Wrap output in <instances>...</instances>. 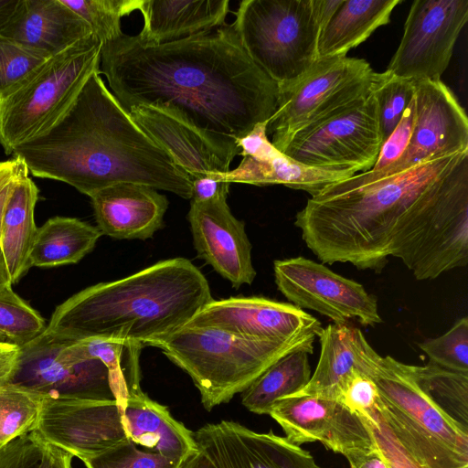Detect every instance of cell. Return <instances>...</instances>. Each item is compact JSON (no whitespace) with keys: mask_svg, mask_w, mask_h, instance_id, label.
I'll list each match as a JSON object with an SVG mask.
<instances>
[{"mask_svg":"<svg viewBox=\"0 0 468 468\" xmlns=\"http://www.w3.org/2000/svg\"><path fill=\"white\" fill-rule=\"evenodd\" d=\"M99 72L127 112L155 108L235 148L271 119L280 96L279 85L246 53L233 23L160 44L122 33L101 44Z\"/></svg>","mask_w":468,"mask_h":468,"instance_id":"6da1fadb","label":"cell"},{"mask_svg":"<svg viewBox=\"0 0 468 468\" xmlns=\"http://www.w3.org/2000/svg\"><path fill=\"white\" fill-rule=\"evenodd\" d=\"M12 154L33 176L64 182L89 197L117 183L192 197V178L135 123L99 70L61 120Z\"/></svg>","mask_w":468,"mask_h":468,"instance_id":"7a4b0ae2","label":"cell"},{"mask_svg":"<svg viewBox=\"0 0 468 468\" xmlns=\"http://www.w3.org/2000/svg\"><path fill=\"white\" fill-rule=\"evenodd\" d=\"M466 170L468 151L371 181L354 175L311 196L294 225L323 263L380 272L408 218Z\"/></svg>","mask_w":468,"mask_h":468,"instance_id":"3957f363","label":"cell"},{"mask_svg":"<svg viewBox=\"0 0 468 468\" xmlns=\"http://www.w3.org/2000/svg\"><path fill=\"white\" fill-rule=\"evenodd\" d=\"M212 300L189 260L168 259L75 293L55 309L43 334L65 343L105 338L154 346Z\"/></svg>","mask_w":468,"mask_h":468,"instance_id":"277c9868","label":"cell"},{"mask_svg":"<svg viewBox=\"0 0 468 468\" xmlns=\"http://www.w3.org/2000/svg\"><path fill=\"white\" fill-rule=\"evenodd\" d=\"M317 335L283 341L252 340L209 326L186 324L154 346L185 371L210 411L242 393L265 370L295 350L313 353Z\"/></svg>","mask_w":468,"mask_h":468,"instance_id":"5b68a950","label":"cell"},{"mask_svg":"<svg viewBox=\"0 0 468 468\" xmlns=\"http://www.w3.org/2000/svg\"><path fill=\"white\" fill-rule=\"evenodd\" d=\"M324 23L322 0H243L233 22L246 53L280 89L316 61Z\"/></svg>","mask_w":468,"mask_h":468,"instance_id":"8992f818","label":"cell"},{"mask_svg":"<svg viewBox=\"0 0 468 468\" xmlns=\"http://www.w3.org/2000/svg\"><path fill=\"white\" fill-rule=\"evenodd\" d=\"M101 49V42L90 35L49 58L0 98V144L6 154L62 119L88 78L99 70Z\"/></svg>","mask_w":468,"mask_h":468,"instance_id":"52a82bcc","label":"cell"},{"mask_svg":"<svg viewBox=\"0 0 468 468\" xmlns=\"http://www.w3.org/2000/svg\"><path fill=\"white\" fill-rule=\"evenodd\" d=\"M371 378L379 414L423 468H468V434L419 388L410 365L382 356Z\"/></svg>","mask_w":468,"mask_h":468,"instance_id":"ba28073f","label":"cell"},{"mask_svg":"<svg viewBox=\"0 0 468 468\" xmlns=\"http://www.w3.org/2000/svg\"><path fill=\"white\" fill-rule=\"evenodd\" d=\"M391 256L419 281L468 263V171L410 216L396 234Z\"/></svg>","mask_w":468,"mask_h":468,"instance_id":"9c48e42d","label":"cell"},{"mask_svg":"<svg viewBox=\"0 0 468 468\" xmlns=\"http://www.w3.org/2000/svg\"><path fill=\"white\" fill-rule=\"evenodd\" d=\"M379 76L362 58L346 55L318 58L296 82L280 89L277 110L267 125L271 144L282 152L295 133L371 91Z\"/></svg>","mask_w":468,"mask_h":468,"instance_id":"30bf717a","label":"cell"},{"mask_svg":"<svg viewBox=\"0 0 468 468\" xmlns=\"http://www.w3.org/2000/svg\"><path fill=\"white\" fill-rule=\"evenodd\" d=\"M374 90L328 118L295 133L282 153L324 170L353 174L370 170L382 145Z\"/></svg>","mask_w":468,"mask_h":468,"instance_id":"8fae6325","label":"cell"},{"mask_svg":"<svg viewBox=\"0 0 468 468\" xmlns=\"http://www.w3.org/2000/svg\"><path fill=\"white\" fill-rule=\"evenodd\" d=\"M139 427L119 400L48 394L35 429L46 442L81 461L133 441Z\"/></svg>","mask_w":468,"mask_h":468,"instance_id":"7c38bea8","label":"cell"},{"mask_svg":"<svg viewBox=\"0 0 468 468\" xmlns=\"http://www.w3.org/2000/svg\"><path fill=\"white\" fill-rule=\"evenodd\" d=\"M467 20V0L414 1L385 71L412 81L441 80Z\"/></svg>","mask_w":468,"mask_h":468,"instance_id":"4fadbf2b","label":"cell"},{"mask_svg":"<svg viewBox=\"0 0 468 468\" xmlns=\"http://www.w3.org/2000/svg\"><path fill=\"white\" fill-rule=\"evenodd\" d=\"M273 271L278 290L298 308L315 311L335 324L354 320L375 326L382 323L377 298L362 284L323 263L299 256L276 260Z\"/></svg>","mask_w":468,"mask_h":468,"instance_id":"5bb4252c","label":"cell"},{"mask_svg":"<svg viewBox=\"0 0 468 468\" xmlns=\"http://www.w3.org/2000/svg\"><path fill=\"white\" fill-rule=\"evenodd\" d=\"M414 82V125L406 150L380 171L356 174L357 179L375 180L468 151V119L452 90L441 80Z\"/></svg>","mask_w":468,"mask_h":468,"instance_id":"9a60e30c","label":"cell"},{"mask_svg":"<svg viewBox=\"0 0 468 468\" xmlns=\"http://www.w3.org/2000/svg\"><path fill=\"white\" fill-rule=\"evenodd\" d=\"M269 415L282 427L286 438L297 445L320 441L345 457L376 447L363 419L335 399L284 398L276 402Z\"/></svg>","mask_w":468,"mask_h":468,"instance_id":"2e32d148","label":"cell"},{"mask_svg":"<svg viewBox=\"0 0 468 468\" xmlns=\"http://www.w3.org/2000/svg\"><path fill=\"white\" fill-rule=\"evenodd\" d=\"M218 328L252 340L283 341L305 334L319 335L323 326L314 316L292 303L263 297L212 300L186 324Z\"/></svg>","mask_w":468,"mask_h":468,"instance_id":"e0dca14e","label":"cell"},{"mask_svg":"<svg viewBox=\"0 0 468 468\" xmlns=\"http://www.w3.org/2000/svg\"><path fill=\"white\" fill-rule=\"evenodd\" d=\"M194 439L216 468H322L286 437L257 432L233 420L206 424L194 431Z\"/></svg>","mask_w":468,"mask_h":468,"instance_id":"ac0fdd59","label":"cell"},{"mask_svg":"<svg viewBox=\"0 0 468 468\" xmlns=\"http://www.w3.org/2000/svg\"><path fill=\"white\" fill-rule=\"evenodd\" d=\"M228 193L207 202L191 201L187 219L197 255L238 289L251 284L256 271L245 225L231 213Z\"/></svg>","mask_w":468,"mask_h":468,"instance_id":"d6986e66","label":"cell"},{"mask_svg":"<svg viewBox=\"0 0 468 468\" xmlns=\"http://www.w3.org/2000/svg\"><path fill=\"white\" fill-rule=\"evenodd\" d=\"M59 342L43 333L21 347L11 382L49 395H74L116 400L112 378L98 359L68 364L57 356Z\"/></svg>","mask_w":468,"mask_h":468,"instance_id":"ffe728a7","label":"cell"},{"mask_svg":"<svg viewBox=\"0 0 468 468\" xmlns=\"http://www.w3.org/2000/svg\"><path fill=\"white\" fill-rule=\"evenodd\" d=\"M174 163L193 178L226 173L239 148L218 144L183 121L153 107L138 105L128 112Z\"/></svg>","mask_w":468,"mask_h":468,"instance_id":"44dd1931","label":"cell"},{"mask_svg":"<svg viewBox=\"0 0 468 468\" xmlns=\"http://www.w3.org/2000/svg\"><path fill=\"white\" fill-rule=\"evenodd\" d=\"M98 229L117 239H146L163 226L166 197L143 184L117 183L90 197Z\"/></svg>","mask_w":468,"mask_h":468,"instance_id":"7402d4cb","label":"cell"},{"mask_svg":"<svg viewBox=\"0 0 468 468\" xmlns=\"http://www.w3.org/2000/svg\"><path fill=\"white\" fill-rule=\"evenodd\" d=\"M318 338L321 348L314 373L303 388L290 397L337 400L344 382L354 371L371 378L382 358L362 331L349 323L330 324L323 327Z\"/></svg>","mask_w":468,"mask_h":468,"instance_id":"603a6c76","label":"cell"},{"mask_svg":"<svg viewBox=\"0 0 468 468\" xmlns=\"http://www.w3.org/2000/svg\"><path fill=\"white\" fill-rule=\"evenodd\" d=\"M92 35L89 25L61 0H20L0 36L49 57Z\"/></svg>","mask_w":468,"mask_h":468,"instance_id":"cb8c5ba5","label":"cell"},{"mask_svg":"<svg viewBox=\"0 0 468 468\" xmlns=\"http://www.w3.org/2000/svg\"><path fill=\"white\" fill-rule=\"evenodd\" d=\"M139 37L149 43L176 41L225 24L229 0H140Z\"/></svg>","mask_w":468,"mask_h":468,"instance_id":"d4e9b609","label":"cell"},{"mask_svg":"<svg viewBox=\"0 0 468 468\" xmlns=\"http://www.w3.org/2000/svg\"><path fill=\"white\" fill-rule=\"evenodd\" d=\"M24 164L3 213L0 246L12 283L24 276L30 265V253L37 228L34 219L38 188Z\"/></svg>","mask_w":468,"mask_h":468,"instance_id":"484cf974","label":"cell"},{"mask_svg":"<svg viewBox=\"0 0 468 468\" xmlns=\"http://www.w3.org/2000/svg\"><path fill=\"white\" fill-rule=\"evenodd\" d=\"M210 175L229 184L283 185L314 196L327 186L356 174L308 166L279 151L266 159L242 156L240 164L236 168L226 173Z\"/></svg>","mask_w":468,"mask_h":468,"instance_id":"4316f807","label":"cell"},{"mask_svg":"<svg viewBox=\"0 0 468 468\" xmlns=\"http://www.w3.org/2000/svg\"><path fill=\"white\" fill-rule=\"evenodd\" d=\"M400 0H342L323 26L318 58L346 55L379 27L388 24Z\"/></svg>","mask_w":468,"mask_h":468,"instance_id":"83f0119b","label":"cell"},{"mask_svg":"<svg viewBox=\"0 0 468 468\" xmlns=\"http://www.w3.org/2000/svg\"><path fill=\"white\" fill-rule=\"evenodd\" d=\"M143 345L105 338H88L76 342H60L57 356L68 364H79L98 359L109 369L117 400L138 395L144 391L140 386L139 364Z\"/></svg>","mask_w":468,"mask_h":468,"instance_id":"f1b7e54d","label":"cell"},{"mask_svg":"<svg viewBox=\"0 0 468 468\" xmlns=\"http://www.w3.org/2000/svg\"><path fill=\"white\" fill-rule=\"evenodd\" d=\"M102 233L75 218L54 217L37 228L30 265L50 268L76 263L93 250Z\"/></svg>","mask_w":468,"mask_h":468,"instance_id":"f546056e","label":"cell"},{"mask_svg":"<svg viewBox=\"0 0 468 468\" xmlns=\"http://www.w3.org/2000/svg\"><path fill=\"white\" fill-rule=\"evenodd\" d=\"M307 350H295L280 358L241 393L242 405L256 414H270L282 399L303 388L311 378Z\"/></svg>","mask_w":468,"mask_h":468,"instance_id":"4dcf8cb0","label":"cell"},{"mask_svg":"<svg viewBox=\"0 0 468 468\" xmlns=\"http://www.w3.org/2000/svg\"><path fill=\"white\" fill-rule=\"evenodd\" d=\"M414 381L427 398L460 430L468 434V373L429 362L411 366Z\"/></svg>","mask_w":468,"mask_h":468,"instance_id":"1f68e13d","label":"cell"},{"mask_svg":"<svg viewBox=\"0 0 468 468\" xmlns=\"http://www.w3.org/2000/svg\"><path fill=\"white\" fill-rule=\"evenodd\" d=\"M47 396L13 382L0 386V449L35 431Z\"/></svg>","mask_w":468,"mask_h":468,"instance_id":"d6a6232c","label":"cell"},{"mask_svg":"<svg viewBox=\"0 0 468 468\" xmlns=\"http://www.w3.org/2000/svg\"><path fill=\"white\" fill-rule=\"evenodd\" d=\"M45 328L41 315L11 287L0 290V344L21 348Z\"/></svg>","mask_w":468,"mask_h":468,"instance_id":"836d02e7","label":"cell"},{"mask_svg":"<svg viewBox=\"0 0 468 468\" xmlns=\"http://www.w3.org/2000/svg\"><path fill=\"white\" fill-rule=\"evenodd\" d=\"M140 0H61L81 17L101 44L119 37L121 21L137 10Z\"/></svg>","mask_w":468,"mask_h":468,"instance_id":"e575fe53","label":"cell"},{"mask_svg":"<svg viewBox=\"0 0 468 468\" xmlns=\"http://www.w3.org/2000/svg\"><path fill=\"white\" fill-rule=\"evenodd\" d=\"M382 144L387 140L414 99L415 82L384 71L375 86Z\"/></svg>","mask_w":468,"mask_h":468,"instance_id":"d590c367","label":"cell"},{"mask_svg":"<svg viewBox=\"0 0 468 468\" xmlns=\"http://www.w3.org/2000/svg\"><path fill=\"white\" fill-rule=\"evenodd\" d=\"M48 55L0 36V98L26 81Z\"/></svg>","mask_w":468,"mask_h":468,"instance_id":"8d00e7d4","label":"cell"},{"mask_svg":"<svg viewBox=\"0 0 468 468\" xmlns=\"http://www.w3.org/2000/svg\"><path fill=\"white\" fill-rule=\"evenodd\" d=\"M186 460L140 449L132 441L82 460L86 468H181Z\"/></svg>","mask_w":468,"mask_h":468,"instance_id":"74e56055","label":"cell"},{"mask_svg":"<svg viewBox=\"0 0 468 468\" xmlns=\"http://www.w3.org/2000/svg\"><path fill=\"white\" fill-rule=\"evenodd\" d=\"M430 361L442 367L468 373V318L458 320L446 333L418 344Z\"/></svg>","mask_w":468,"mask_h":468,"instance_id":"f35d334b","label":"cell"},{"mask_svg":"<svg viewBox=\"0 0 468 468\" xmlns=\"http://www.w3.org/2000/svg\"><path fill=\"white\" fill-rule=\"evenodd\" d=\"M360 417L369 428L388 468H423L398 440L378 410L367 417Z\"/></svg>","mask_w":468,"mask_h":468,"instance_id":"ab89813d","label":"cell"},{"mask_svg":"<svg viewBox=\"0 0 468 468\" xmlns=\"http://www.w3.org/2000/svg\"><path fill=\"white\" fill-rule=\"evenodd\" d=\"M378 398L374 380L356 370L344 382L337 400L358 416L367 417L377 411Z\"/></svg>","mask_w":468,"mask_h":468,"instance_id":"60d3db41","label":"cell"},{"mask_svg":"<svg viewBox=\"0 0 468 468\" xmlns=\"http://www.w3.org/2000/svg\"><path fill=\"white\" fill-rule=\"evenodd\" d=\"M43 445L35 431L16 438L0 449V468H38Z\"/></svg>","mask_w":468,"mask_h":468,"instance_id":"b9f144b4","label":"cell"},{"mask_svg":"<svg viewBox=\"0 0 468 468\" xmlns=\"http://www.w3.org/2000/svg\"><path fill=\"white\" fill-rule=\"evenodd\" d=\"M415 117L414 99L404 112L399 124L382 144L378 159L370 169L378 172L395 163L404 153L409 144Z\"/></svg>","mask_w":468,"mask_h":468,"instance_id":"7bdbcfd3","label":"cell"},{"mask_svg":"<svg viewBox=\"0 0 468 468\" xmlns=\"http://www.w3.org/2000/svg\"><path fill=\"white\" fill-rule=\"evenodd\" d=\"M268 122L269 121L257 123L246 135L236 141L240 149L239 155L266 159L279 152L268 138Z\"/></svg>","mask_w":468,"mask_h":468,"instance_id":"ee69618b","label":"cell"},{"mask_svg":"<svg viewBox=\"0 0 468 468\" xmlns=\"http://www.w3.org/2000/svg\"><path fill=\"white\" fill-rule=\"evenodd\" d=\"M230 184L219 181L212 175L193 178L192 197L193 202H207L229 192Z\"/></svg>","mask_w":468,"mask_h":468,"instance_id":"f6af8a7d","label":"cell"},{"mask_svg":"<svg viewBox=\"0 0 468 468\" xmlns=\"http://www.w3.org/2000/svg\"><path fill=\"white\" fill-rule=\"evenodd\" d=\"M23 165L16 157L0 161V229L5 204Z\"/></svg>","mask_w":468,"mask_h":468,"instance_id":"bcb514c9","label":"cell"},{"mask_svg":"<svg viewBox=\"0 0 468 468\" xmlns=\"http://www.w3.org/2000/svg\"><path fill=\"white\" fill-rule=\"evenodd\" d=\"M21 348L0 344V386L11 382L18 366Z\"/></svg>","mask_w":468,"mask_h":468,"instance_id":"7dc6e473","label":"cell"},{"mask_svg":"<svg viewBox=\"0 0 468 468\" xmlns=\"http://www.w3.org/2000/svg\"><path fill=\"white\" fill-rule=\"evenodd\" d=\"M346 458L350 468H388V463L377 444L370 451L354 452Z\"/></svg>","mask_w":468,"mask_h":468,"instance_id":"c3c4849f","label":"cell"},{"mask_svg":"<svg viewBox=\"0 0 468 468\" xmlns=\"http://www.w3.org/2000/svg\"><path fill=\"white\" fill-rule=\"evenodd\" d=\"M72 458L69 453L44 441L38 468H72Z\"/></svg>","mask_w":468,"mask_h":468,"instance_id":"681fc988","label":"cell"},{"mask_svg":"<svg viewBox=\"0 0 468 468\" xmlns=\"http://www.w3.org/2000/svg\"><path fill=\"white\" fill-rule=\"evenodd\" d=\"M181 468H216L209 458L201 451L191 455Z\"/></svg>","mask_w":468,"mask_h":468,"instance_id":"f907efd6","label":"cell"},{"mask_svg":"<svg viewBox=\"0 0 468 468\" xmlns=\"http://www.w3.org/2000/svg\"><path fill=\"white\" fill-rule=\"evenodd\" d=\"M20 0H0V31L12 17Z\"/></svg>","mask_w":468,"mask_h":468,"instance_id":"816d5d0a","label":"cell"},{"mask_svg":"<svg viewBox=\"0 0 468 468\" xmlns=\"http://www.w3.org/2000/svg\"><path fill=\"white\" fill-rule=\"evenodd\" d=\"M10 273L0 246V290L11 287Z\"/></svg>","mask_w":468,"mask_h":468,"instance_id":"f5cc1de1","label":"cell"}]
</instances>
